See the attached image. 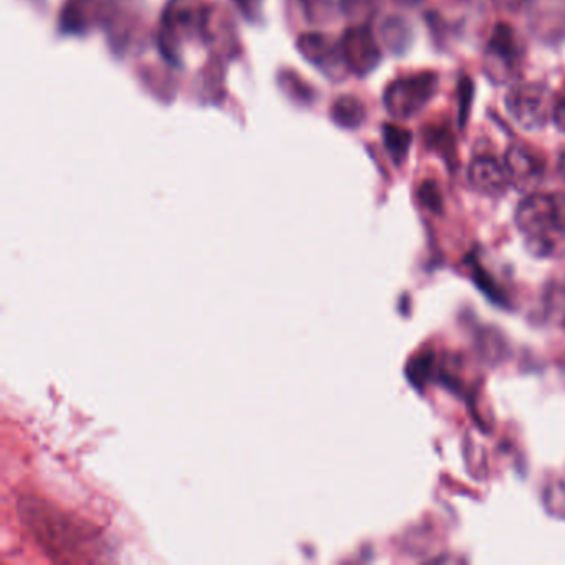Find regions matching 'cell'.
Segmentation results:
<instances>
[{
	"label": "cell",
	"instance_id": "6",
	"mask_svg": "<svg viewBox=\"0 0 565 565\" xmlns=\"http://www.w3.org/2000/svg\"><path fill=\"white\" fill-rule=\"evenodd\" d=\"M531 34L545 45L565 42V0H527Z\"/></svg>",
	"mask_w": 565,
	"mask_h": 565
},
{
	"label": "cell",
	"instance_id": "16",
	"mask_svg": "<svg viewBox=\"0 0 565 565\" xmlns=\"http://www.w3.org/2000/svg\"><path fill=\"white\" fill-rule=\"evenodd\" d=\"M552 121L561 134L565 135V87L562 94L558 95L554 104V114H552Z\"/></svg>",
	"mask_w": 565,
	"mask_h": 565
},
{
	"label": "cell",
	"instance_id": "14",
	"mask_svg": "<svg viewBox=\"0 0 565 565\" xmlns=\"http://www.w3.org/2000/svg\"><path fill=\"white\" fill-rule=\"evenodd\" d=\"M458 98L459 125L465 127L466 120H468L469 117V108H471L472 104V81H469L468 77H462L461 82H459Z\"/></svg>",
	"mask_w": 565,
	"mask_h": 565
},
{
	"label": "cell",
	"instance_id": "15",
	"mask_svg": "<svg viewBox=\"0 0 565 565\" xmlns=\"http://www.w3.org/2000/svg\"><path fill=\"white\" fill-rule=\"evenodd\" d=\"M419 198L429 210H439L441 207V194L435 183H425L419 188Z\"/></svg>",
	"mask_w": 565,
	"mask_h": 565
},
{
	"label": "cell",
	"instance_id": "7",
	"mask_svg": "<svg viewBox=\"0 0 565 565\" xmlns=\"http://www.w3.org/2000/svg\"><path fill=\"white\" fill-rule=\"evenodd\" d=\"M342 54L347 68L356 75L370 74L382 61L379 44L366 28L350 29L347 32L342 42Z\"/></svg>",
	"mask_w": 565,
	"mask_h": 565
},
{
	"label": "cell",
	"instance_id": "17",
	"mask_svg": "<svg viewBox=\"0 0 565 565\" xmlns=\"http://www.w3.org/2000/svg\"><path fill=\"white\" fill-rule=\"evenodd\" d=\"M494 2L498 8L504 9V11L515 12L519 11L522 4L527 2V0H494Z\"/></svg>",
	"mask_w": 565,
	"mask_h": 565
},
{
	"label": "cell",
	"instance_id": "5",
	"mask_svg": "<svg viewBox=\"0 0 565 565\" xmlns=\"http://www.w3.org/2000/svg\"><path fill=\"white\" fill-rule=\"evenodd\" d=\"M522 45L514 29L498 24L489 39L484 55V72L492 84L504 85L521 72Z\"/></svg>",
	"mask_w": 565,
	"mask_h": 565
},
{
	"label": "cell",
	"instance_id": "3",
	"mask_svg": "<svg viewBox=\"0 0 565 565\" xmlns=\"http://www.w3.org/2000/svg\"><path fill=\"white\" fill-rule=\"evenodd\" d=\"M436 90H438V75L433 72L406 75L386 88V111L396 120H408L431 102Z\"/></svg>",
	"mask_w": 565,
	"mask_h": 565
},
{
	"label": "cell",
	"instance_id": "10",
	"mask_svg": "<svg viewBox=\"0 0 565 565\" xmlns=\"http://www.w3.org/2000/svg\"><path fill=\"white\" fill-rule=\"evenodd\" d=\"M303 54L307 58L319 65L322 71L329 72V75L335 77L342 71L345 61H343L342 47H335L329 39L322 35H312V38H303L300 41ZM347 67V65H345Z\"/></svg>",
	"mask_w": 565,
	"mask_h": 565
},
{
	"label": "cell",
	"instance_id": "4",
	"mask_svg": "<svg viewBox=\"0 0 565 565\" xmlns=\"http://www.w3.org/2000/svg\"><path fill=\"white\" fill-rule=\"evenodd\" d=\"M554 97L542 84H519L505 97V108L512 120L524 130H542L554 114Z\"/></svg>",
	"mask_w": 565,
	"mask_h": 565
},
{
	"label": "cell",
	"instance_id": "19",
	"mask_svg": "<svg viewBox=\"0 0 565 565\" xmlns=\"http://www.w3.org/2000/svg\"><path fill=\"white\" fill-rule=\"evenodd\" d=\"M558 171H561L562 178L565 181V151L561 154V160H558Z\"/></svg>",
	"mask_w": 565,
	"mask_h": 565
},
{
	"label": "cell",
	"instance_id": "13",
	"mask_svg": "<svg viewBox=\"0 0 565 565\" xmlns=\"http://www.w3.org/2000/svg\"><path fill=\"white\" fill-rule=\"evenodd\" d=\"M333 118L345 128H356L365 120V107L353 97H343L333 107Z\"/></svg>",
	"mask_w": 565,
	"mask_h": 565
},
{
	"label": "cell",
	"instance_id": "18",
	"mask_svg": "<svg viewBox=\"0 0 565 565\" xmlns=\"http://www.w3.org/2000/svg\"><path fill=\"white\" fill-rule=\"evenodd\" d=\"M398 4L406 6V8H416V6L423 4L425 0H395Z\"/></svg>",
	"mask_w": 565,
	"mask_h": 565
},
{
	"label": "cell",
	"instance_id": "1",
	"mask_svg": "<svg viewBox=\"0 0 565 565\" xmlns=\"http://www.w3.org/2000/svg\"><path fill=\"white\" fill-rule=\"evenodd\" d=\"M21 515L47 551L74 557L90 552L95 539L94 529L82 525L78 519L55 511L42 501H25Z\"/></svg>",
	"mask_w": 565,
	"mask_h": 565
},
{
	"label": "cell",
	"instance_id": "9",
	"mask_svg": "<svg viewBox=\"0 0 565 565\" xmlns=\"http://www.w3.org/2000/svg\"><path fill=\"white\" fill-rule=\"evenodd\" d=\"M468 174L471 186L481 194H488V196H499L511 186L504 163H499L492 157L476 158L469 167Z\"/></svg>",
	"mask_w": 565,
	"mask_h": 565
},
{
	"label": "cell",
	"instance_id": "2",
	"mask_svg": "<svg viewBox=\"0 0 565 565\" xmlns=\"http://www.w3.org/2000/svg\"><path fill=\"white\" fill-rule=\"evenodd\" d=\"M515 223L539 256H548L565 239V196L529 194L515 213Z\"/></svg>",
	"mask_w": 565,
	"mask_h": 565
},
{
	"label": "cell",
	"instance_id": "11",
	"mask_svg": "<svg viewBox=\"0 0 565 565\" xmlns=\"http://www.w3.org/2000/svg\"><path fill=\"white\" fill-rule=\"evenodd\" d=\"M382 38L390 51L398 55L405 54L413 44L412 25L399 18L388 19L383 24Z\"/></svg>",
	"mask_w": 565,
	"mask_h": 565
},
{
	"label": "cell",
	"instance_id": "8",
	"mask_svg": "<svg viewBox=\"0 0 565 565\" xmlns=\"http://www.w3.org/2000/svg\"><path fill=\"white\" fill-rule=\"evenodd\" d=\"M504 167L508 170L511 186L519 191L534 190L544 178V161L527 148L518 147V145L509 148Z\"/></svg>",
	"mask_w": 565,
	"mask_h": 565
},
{
	"label": "cell",
	"instance_id": "12",
	"mask_svg": "<svg viewBox=\"0 0 565 565\" xmlns=\"http://www.w3.org/2000/svg\"><path fill=\"white\" fill-rule=\"evenodd\" d=\"M383 140H385L386 150L396 164H402L408 157L409 147H412V134L405 128L396 125H385L383 127Z\"/></svg>",
	"mask_w": 565,
	"mask_h": 565
}]
</instances>
